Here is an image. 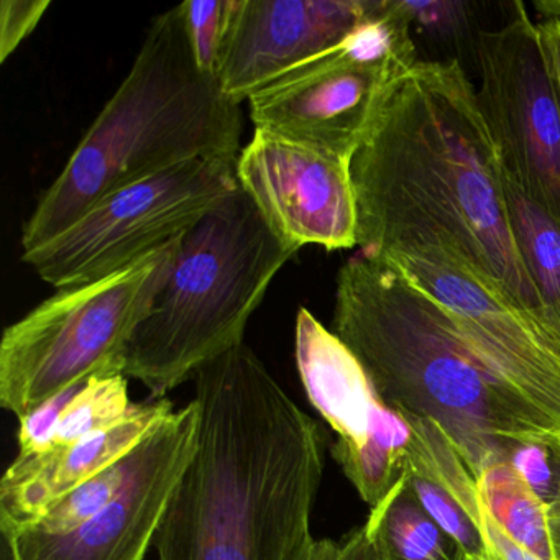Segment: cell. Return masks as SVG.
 Wrapping results in <instances>:
<instances>
[{"label": "cell", "instance_id": "cell-22", "mask_svg": "<svg viewBox=\"0 0 560 560\" xmlns=\"http://www.w3.org/2000/svg\"><path fill=\"white\" fill-rule=\"evenodd\" d=\"M50 8V0H2L0 2V63H5L34 34Z\"/></svg>", "mask_w": 560, "mask_h": 560}, {"label": "cell", "instance_id": "cell-10", "mask_svg": "<svg viewBox=\"0 0 560 560\" xmlns=\"http://www.w3.org/2000/svg\"><path fill=\"white\" fill-rule=\"evenodd\" d=\"M478 107L504 175L560 219V103L537 24L523 2L475 40Z\"/></svg>", "mask_w": 560, "mask_h": 560}, {"label": "cell", "instance_id": "cell-3", "mask_svg": "<svg viewBox=\"0 0 560 560\" xmlns=\"http://www.w3.org/2000/svg\"><path fill=\"white\" fill-rule=\"evenodd\" d=\"M332 332L380 398L434 421L477 478L510 460L527 432L549 429L481 362L454 316L385 258L359 252L342 265Z\"/></svg>", "mask_w": 560, "mask_h": 560}, {"label": "cell", "instance_id": "cell-26", "mask_svg": "<svg viewBox=\"0 0 560 560\" xmlns=\"http://www.w3.org/2000/svg\"><path fill=\"white\" fill-rule=\"evenodd\" d=\"M526 442H539L549 448L550 457L556 470V491L549 504L550 530H552L553 546H556L557 560H560V429H540L527 432L523 438Z\"/></svg>", "mask_w": 560, "mask_h": 560}, {"label": "cell", "instance_id": "cell-24", "mask_svg": "<svg viewBox=\"0 0 560 560\" xmlns=\"http://www.w3.org/2000/svg\"><path fill=\"white\" fill-rule=\"evenodd\" d=\"M510 462L534 491L550 504L556 491V470L549 448L539 442H526L511 452Z\"/></svg>", "mask_w": 560, "mask_h": 560}, {"label": "cell", "instance_id": "cell-23", "mask_svg": "<svg viewBox=\"0 0 560 560\" xmlns=\"http://www.w3.org/2000/svg\"><path fill=\"white\" fill-rule=\"evenodd\" d=\"M401 8L411 24L412 32L435 35V37H452L460 34L468 25V5L465 2H448V0H401Z\"/></svg>", "mask_w": 560, "mask_h": 560}, {"label": "cell", "instance_id": "cell-13", "mask_svg": "<svg viewBox=\"0 0 560 560\" xmlns=\"http://www.w3.org/2000/svg\"><path fill=\"white\" fill-rule=\"evenodd\" d=\"M350 160L255 130L237 159V183L271 231L300 252L357 245Z\"/></svg>", "mask_w": 560, "mask_h": 560}, {"label": "cell", "instance_id": "cell-19", "mask_svg": "<svg viewBox=\"0 0 560 560\" xmlns=\"http://www.w3.org/2000/svg\"><path fill=\"white\" fill-rule=\"evenodd\" d=\"M133 402L126 375L93 376L78 385L61 412L50 451L70 447L122 421Z\"/></svg>", "mask_w": 560, "mask_h": 560}, {"label": "cell", "instance_id": "cell-14", "mask_svg": "<svg viewBox=\"0 0 560 560\" xmlns=\"http://www.w3.org/2000/svg\"><path fill=\"white\" fill-rule=\"evenodd\" d=\"M373 0H232L218 81L235 103L346 44Z\"/></svg>", "mask_w": 560, "mask_h": 560}, {"label": "cell", "instance_id": "cell-27", "mask_svg": "<svg viewBox=\"0 0 560 560\" xmlns=\"http://www.w3.org/2000/svg\"><path fill=\"white\" fill-rule=\"evenodd\" d=\"M550 80L560 103V19H546L537 24Z\"/></svg>", "mask_w": 560, "mask_h": 560}, {"label": "cell", "instance_id": "cell-6", "mask_svg": "<svg viewBox=\"0 0 560 560\" xmlns=\"http://www.w3.org/2000/svg\"><path fill=\"white\" fill-rule=\"evenodd\" d=\"M182 238L130 267L61 288L0 342V405L19 419L93 376L124 375L137 327L165 287Z\"/></svg>", "mask_w": 560, "mask_h": 560}, {"label": "cell", "instance_id": "cell-12", "mask_svg": "<svg viewBox=\"0 0 560 560\" xmlns=\"http://www.w3.org/2000/svg\"><path fill=\"white\" fill-rule=\"evenodd\" d=\"M201 411L192 399L149 439L127 487L96 516L65 534H4L15 560H143L155 544L183 475L195 458Z\"/></svg>", "mask_w": 560, "mask_h": 560}, {"label": "cell", "instance_id": "cell-5", "mask_svg": "<svg viewBox=\"0 0 560 560\" xmlns=\"http://www.w3.org/2000/svg\"><path fill=\"white\" fill-rule=\"evenodd\" d=\"M296 254L238 186L183 235L172 273L130 340L124 375L165 398L245 343L248 320Z\"/></svg>", "mask_w": 560, "mask_h": 560}, {"label": "cell", "instance_id": "cell-4", "mask_svg": "<svg viewBox=\"0 0 560 560\" xmlns=\"http://www.w3.org/2000/svg\"><path fill=\"white\" fill-rule=\"evenodd\" d=\"M242 104L192 57L182 5L156 15L127 77L22 229L47 244L110 192L196 159H238Z\"/></svg>", "mask_w": 560, "mask_h": 560}, {"label": "cell", "instance_id": "cell-21", "mask_svg": "<svg viewBox=\"0 0 560 560\" xmlns=\"http://www.w3.org/2000/svg\"><path fill=\"white\" fill-rule=\"evenodd\" d=\"M179 5L196 65L202 73L218 80L222 48L231 22L232 0H189Z\"/></svg>", "mask_w": 560, "mask_h": 560}, {"label": "cell", "instance_id": "cell-17", "mask_svg": "<svg viewBox=\"0 0 560 560\" xmlns=\"http://www.w3.org/2000/svg\"><path fill=\"white\" fill-rule=\"evenodd\" d=\"M508 221L544 319L560 334V219L504 175Z\"/></svg>", "mask_w": 560, "mask_h": 560}, {"label": "cell", "instance_id": "cell-28", "mask_svg": "<svg viewBox=\"0 0 560 560\" xmlns=\"http://www.w3.org/2000/svg\"><path fill=\"white\" fill-rule=\"evenodd\" d=\"M533 8L546 19H560V0H534Z\"/></svg>", "mask_w": 560, "mask_h": 560}, {"label": "cell", "instance_id": "cell-9", "mask_svg": "<svg viewBox=\"0 0 560 560\" xmlns=\"http://www.w3.org/2000/svg\"><path fill=\"white\" fill-rule=\"evenodd\" d=\"M382 258L435 298L488 370L547 428L560 429L559 332L444 248L416 245Z\"/></svg>", "mask_w": 560, "mask_h": 560}, {"label": "cell", "instance_id": "cell-20", "mask_svg": "<svg viewBox=\"0 0 560 560\" xmlns=\"http://www.w3.org/2000/svg\"><path fill=\"white\" fill-rule=\"evenodd\" d=\"M147 439L122 460L74 488L28 529L44 534H65L96 516L110 501H114V498L127 487L130 478L139 470L147 454Z\"/></svg>", "mask_w": 560, "mask_h": 560}, {"label": "cell", "instance_id": "cell-7", "mask_svg": "<svg viewBox=\"0 0 560 560\" xmlns=\"http://www.w3.org/2000/svg\"><path fill=\"white\" fill-rule=\"evenodd\" d=\"M418 61L401 0H373L346 44L247 101L252 124L352 162L393 84Z\"/></svg>", "mask_w": 560, "mask_h": 560}, {"label": "cell", "instance_id": "cell-16", "mask_svg": "<svg viewBox=\"0 0 560 560\" xmlns=\"http://www.w3.org/2000/svg\"><path fill=\"white\" fill-rule=\"evenodd\" d=\"M363 533L366 560H465L458 544L419 503L405 474L370 508Z\"/></svg>", "mask_w": 560, "mask_h": 560}, {"label": "cell", "instance_id": "cell-1", "mask_svg": "<svg viewBox=\"0 0 560 560\" xmlns=\"http://www.w3.org/2000/svg\"><path fill=\"white\" fill-rule=\"evenodd\" d=\"M350 172L360 252L444 248L546 323L511 234L500 153L457 60L418 61L393 84Z\"/></svg>", "mask_w": 560, "mask_h": 560}, {"label": "cell", "instance_id": "cell-11", "mask_svg": "<svg viewBox=\"0 0 560 560\" xmlns=\"http://www.w3.org/2000/svg\"><path fill=\"white\" fill-rule=\"evenodd\" d=\"M294 355L313 408L337 434L332 457L365 501L392 490L408 455L411 425L389 408L349 347L300 307Z\"/></svg>", "mask_w": 560, "mask_h": 560}, {"label": "cell", "instance_id": "cell-15", "mask_svg": "<svg viewBox=\"0 0 560 560\" xmlns=\"http://www.w3.org/2000/svg\"><path fill=\"white\" fill-rule=\"evenodd\" d=\"M173 412L166 398L133 402L129 415L107 431L60 451L18 455L0 480V533L35 526L74 488L136 451Z\"/></svg>", "mask_w": 560, "mask_h": 560}, {"label": "cell", "instance_id": "cell-18", "mask_svg": "<svg viewBox=\"0 0 560 560\" xmlns=\"http://www.w3.org/2000/svg\"><path fill=\"white\" fill-rule=\"evenodd\" d=\"M477 483L488 510L520 546L537 559L557 560L549 503L534 491L510 460L488 465Z\"/></svg>", "mask_w": 560, "mask_h": 560}, {"label": "cell", "instance_id": "cell-29", "mask_svg": "<svg viewBox=\"0 0 560 560\" xmlns=\"http://www.w3.org/2000/svg\"><path fill=\"white\" fill-rule=\"evenodd\" d=\"M0 560H15L11 542H9V539L4 534H0Z\"/></svg>", "mask_w": 560, "mask_h": 560}, {"label": "cell", "instance_id": "cell-8", "mask_svg": "<svg viewBox=\"0 0 560 560\" xmlns=\"http://www.w3.org/2000/svg\"><path fill=\"white\" fill-rule=\"evenodd\" d=\"M235 168L196 159L124 186L22 260L55 290L110 277L191 231L238 188Z\"/></svg>", "mask_w": 560, "mask_h": 560}, {"label": "cell", "instance_id": "cell-2", "mask_svg": "<svg viewBox=\"0 0 560 560\" xmlns=\"http://www.w3.org/2000/svg\"><path fill=\"white\" fill-rule=\"evenodd\" d=\"M198 451L156 536L159 560H296L326 465V434L247 346L196 373Z\"/></svg>", "mask_w": 560, "mask_h": 560}, {"label": "cell", "instance_id": "cell-25", "mask_svg": "<svg viewBox=\"0 0 560 560\" xmlns=\"http://www.w3.org/2000/svg\"><path fill=\"white\" fill-rule=\"evenodd\" d=\"M296 560H366V544L363 526L347 533L340 539L313 537Z\"/></svg>", "mask_w": 560, "mask_h": 560}]
</instances>
